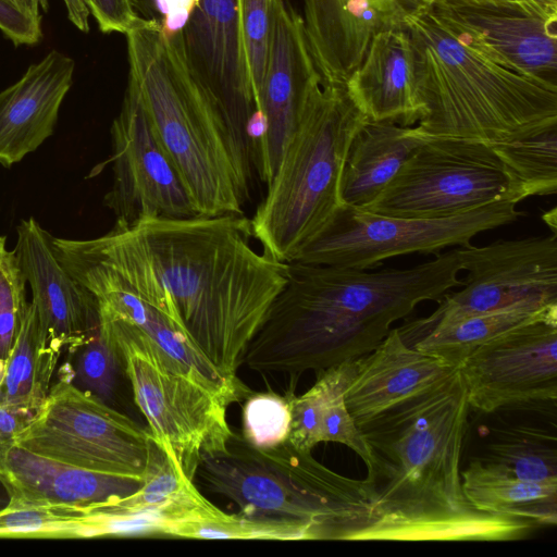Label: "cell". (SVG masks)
<instances>
[{"instance_id":"6da1fadb","label":"cell","mask_w":557,"mask_h":557,"mask_svg":"<svg viewBox=\"0 0 557 557\" xmlns=\"http://www.w3.org/2000/svg\"><path fill=\"white\" fill-rule=\"evenodd\" d=\"M244 214L147 219L71 245L172 321L226 379L287 282L288 264L252 246Z\"/></svg>"},{"instance_id":"7a4b0ae2","label":"cell","mask_w":557,"mask_h":557,"mask_svg":"<svg viewBox=\"0 0 557 557\" xmlns=\"http://www.w3.org/2000/svg\"><path fill=\"white\" fill-rule=\"evenodd\" d=\"M468 403L459 368L361 425L371 519L355 541H517L536 527L473 507L461 482Z\"/></svg>"},{"instance_id":"3957f363","label":"cell","mask_w":557,"mask_h":557,"mask_svg":"<svg viewBox=\"0 0 557 557\" xmlns=\"http://www.w3.org/2000/svg\"><path fill=\"white\" fill-rule=\"evenodd\" d=\"M287 264V282L245 354L244 366L257 372L294 376L357 359L418 304L461 286L457 249L409 269Z\"/></svg>"},{"instance_id":"277c9868","label":"cell","mask_w":557,"mask_h":557,"mask_svg":"<svg viewBox=\"0 0 557 557\" xmlns=\"http://www.w3.org/2000/svg\"><path fill=\"white\" fill-rule=\"evenodd\" d=\"M422 137L505 143L557 126V85L510 71L472 47L433 5L407 15Z\"/></svg>"},{"instance_id":"5b68a950","label":"cell","mask_w":557,"mask_h":557,"mask_svg":"<svg viewBox=\"0 0 557 557\" xmlns=\"http://www.w3.org/2000/svg\"><path fill=\"white\" fill-rule=\"evenodd\" d=\"M125 36L128 78L199 216L244 214L255 165L191 74L178 35L139 16Z\"/></svg>"},{"instance_id":"8992f818","label":"cell","mask_w":557,"mask_h":557,"mask_svg":"<svg viewBox=\"0 0 557 557\" xmlns=\"http://www.w3.org/2000/svg\"><path fill=\"white\" fill-rule=\"evenodd\" d=\"M196 478L240 513L304 524L313 540L355 541L371 519L364 479L344 476L287 441L258 448L233 431L224 450L201 456Z\"/></svg>"},{"instance_id":"52a82bcc","label":"cell","mask_w":557,"mask_h":557,"mask_svg":"<svg viewBox=\"0 0 557 557\" xmlns=\"http://www.w3.org/2000/svg\"><path fill=\"white\" fill-rule=\"evenodd\" d=\"M366 120L346 83L322 84L312 94L250 219L253 238L267 256L294 261L344 205L347 151Z\"/></svg>"},{"instance_id":"ba28073f","label":"cell","mask_w":557,"mask_h":557,"mask_svg":"<svg viewBox=\"0 0 557 557\" xmlns=\"http://www.w3.org/2000/svg\"><path fill=\"white\" fill-rule=\"evenodd\" d=\"M99 324L119 355L153 441L194 482L201 456L224 450L233 434L227 405L136 325L100 307Z\"/></svg>"},{"instance_id":"9c48e42d","label":"cell","mask_w":557,"mask_h":557,"mask_svg":"<svg viewBox=\"0 0 557 557\" xmlns=\"http://www.w3.org/2000/svg\"><path fill=\"white\" fill-rule=\"evenodd\" d=\"M521 186L491 144L457 137H425L383 191L370 212L438 219L502 201L523 200Z\"/></svg>"},{"instance_id":"30bf717a","label":"cell","mask_w":557,"mask_h":557,"mask_svg":"<svg viewBox=\"0 0 557 557\" xmlns=\"http://www.w3.org/2000/svg\"><path fill=\"white\" fill-rule=\"evenodd\" d=\"M151 433L81 388L64 372L16 445L41 456L140 482L147 473Z\"/></svg>"},{"instance_id":"8fae6325","label":"cell","mask_w":557,"mask_h":557,"mask_svg":"<svg viewBox=\"0 0 557 557\" xmlns=\"http://www.w3.org/2000/svg\"><path fill=\"white\" fill-rule=\"evenodd\" d=\"M516 206L502 201L448 218L413 219L343 205L294 261L370 270L403 255L437 256L444 248L468 247L478 234L516 222L522 214Z\"/></svg>"},{"instance_id":"7c38bea8","label":"cell","mask_w":557,"mask_h":557,"mask_svg":"<svg viewBox=\"0 0 557 557\" xmlns=\"http://www.w3.org/2000/svg\"><path fill=\"white\" fill-rule=\"evenodd\" d=\"M164 32L177 34L184 59L221 111L256 169L262 136L242 36L238 0H151Z\"/></svg>"},{"instance_id":"4fadbf2b","label":"cell","mask_w":557,"mask_h":557,"mask_svg":"<svg viewBox=\"0 0 557 557\" xmlns=\"http://www.w3.org/2000/svg\"><path fill=\"white\" fill-rule=\"evenodd\" d=\"M462 289L446 293L425 318L398 331L411 346L433 329L523 302L557 305V233L457 248Z\"/></svg>"},{"instance_id":"5bb4252c","label":"cell","mask_w":557,"mask_h":557,"mask_svg":"<svg viewBox=\"0 0 557 557\" xmlns=\"http://www.w3.org/2000/svg\"><path fill=\"white\" fill-rule=\"evenodd\" d=\"M111 138L113 183L103 203L114 213L115 225L129 227L147 219L199 216L129 78L121 111L111 126Z\"/></svg>"},{"instance_id":"9a60e30c","label":"cell","mask_w":557,"mask_h":557,"mask_svg":"<svg viewBox=\"0 0 557 557\" xmlns=\"http://www.w3.org/2000/svg\"><path fill=\"white\" fill-rule=\"evenodd\" d=\"M470 407L492 413L557 400V313L511 329L459 364Z\"/></svg>"},{"instance_id":"2e32d148","label":"cell","mask_w":557,"mask_h":557,"mask_svg":"<svg viewBox=\"0 0 557 557\" xmlns=\"http://www.w3.org/2000/svg\"><path fill=\"white\" fill-rule=\"evenodd\" d=\"M321 85L302 16L286 0H274L270 53L258 103L262 136L256 152V172L267 186L310 97Z\"/></svg>"},{"instance_id":"e0dca14e","label":"cell","mask_w":557,"mask_h":557,"mask_svg":"<svg viewBox=\"0 0 557 557\" xmlns=\"http://www.w3.org/2000/svg\"><path fill=\"white\" fill-rule=\"evenodd\" d=\"M432 5L492 61L557 85V17L512 3L435 0Z\"/></svg>"},{"instance_id":"ac0fdd59","label":"cell","mask_w":557,"mask_h":557,"mask_svg":"<svg viewBox=\"0 0 557 557\" xmlns=\"http://www.w3.org/2000/svg\"><path fill=\"white\" fill-rule=\"evenodd\" d=\"M14 253L40 325L61 354L76 352L99 327L96 297L61 264L52 235L30 216L16 227Z\"/></svg>"},{"instance_id":"d6986e66","label":"cell","mask_w":557,"mask_h":557,"mask_svg":"<svg viewBox=\"0 0 557 557\" xmlns=\"http://www.w3.org/2000/svg\"><path fill=\"white\" fill-rule=\"evenodd\" d=\"M400 0H304V28L322 84L346 83L372 38L404 24Z\"/></svg>"},{"instance_id":"ffe728a7","label":"cell","mask_w":557,"mask_h":557,"mask_svg":"<svg viewBox=\"0 0 557 557\" xmlns=\"http://www.w3.org/2000/svg\"><path fill=\"white\" fill-rule=\"evenodd\" d=\"M458 366L409 346L398 327L370 352L355 359L344 392L358 428L394 406L420 395L451 375Z\"/></svg>"},{"instance_id":"44dd1931","label":"cell","mask_w":557,"mask_h":557,"mask_svg":"<svg viewBox=\"0 0 557 557\" xmlns=\"http://www.w3.org/2000/svg\"><path fill=\"white\" fill-rule=\"evenodd\" d=\"M75 63L51 50L0 91V164L10 168L52 135Z\"/></svg>"},{"instance_id":"7402d4cb","label":"cell","mask_w":557,"mask_h":557,"mask_svg":"<svg viewBox=\"0 0 557 557\" xmlns=\"http://www.w3.org/2000/svg\"><path fill=\"white\" fill-rule=\"evenodd\" d=\"M367 120L413 126L422 110L414 85L413 50L404 24L377 33L346 81Z\"/></svg>"},{"instance_id":"603a6c76","label":"cell","mask_w":557,"mask_h":557,"mask_svg":"<svg viewBox=\"0 0 557 557\" xmlns=\"http://www.w3.org/2000/svg\"><path fill=\"white\" fill-rule=\"evenodd\" d=\"M0 483L8 497L78 507L127 496L143 484L41 456L16 444L0 463Z\"/></svg>"},{"instance_id":"cb8c5ba5","label":"cell","mask_w":557,"mask_h":557,"mask_svg":"<svg viewBox=\"0 0 557 557\" xmlns=\"http://www.w3.org/2000/svg\"><path fill=\"white\" fill-rule=\"evenodd\" d=\"M424 140L413 126L366 120L347 151L341 184L343 203L366 209Z\"/></svg>"},{"instance_id":"d4e9b609","label":"cell","mask_w":557,"mask_h":557,"mask_svg":"<svg viewBox=\"0 0 557 557\" xmlns=\"http://www.w3.org/2000/svg\"><path fill=\"white\" fill-rule=\"evenodd\" d=\"M461 482L467 499L481 511L522 518L536 528L557 523V483L523 481L482 459L469 462Z\"/></svg>"},{"instance_id":"484cf974","label":"cell","mask_w":557,"mask_h":557,"mask_svg":"<svg viewBox=\"0 0 557 557\" xmlns=\"http://www.w3.org/2000/svg\"><path fill=\"white\" fill-rule=\"evenodd\" d=\"M61 352L48 341L36 309L27 304L0 380V403L42 405Z\"/></svg>"},{"instance_id":"4316f807","label":"cell","mask_w":557,"mask_h":557,"mask_svg":"<svg viewBox=\"0 0 557 557\" xmlns=\"http://www.w3.org/2000/svg\"><path fill=\"white\" fill-rule=\"evenodd\" d=\"M556 313L557 305L523 302L440 325L416 341L411 347L459 367L479 345L519 325Z\"/></svg>"},{"instance_id":"83f0119b","label":"cell","mask_w":557,"mask_h":557,"mask_svg":"<svg viewBox=\"0 0 557 557\" xmlns=\"http://www.w3.org/2000/svg\"><path fill=\"white\" fill-rule=\"evenodd\" d=\"M486 461L516 478L537 483H557L556 436L530 425H511L487 445Z\"/></svg>"},{"instance_id":"f1b7e54d","label":"cell","mask_w":557,"mask_h":557,"mask_svg":"<svg viewBox=\"0 0 557 557\" xmlns=\"http://www.w3.org/2000/svg\"><path fill=\"white\" fill-rule=\"evenodd\" d=\"M518 180L523 198L557 193V126L492 145Z\"/></svg>"},{"instance_id":"f546056e","label":"cell","mask_w":557,"mask_h":557,"mask_svg":"<svg viewBox=\"0 0 557 557\" xmlns=\"http://www.w3.org/2000/svg\"><path fill=\"white\" fill-rule=\"evenodd\" d=\"M173 537L202 540H313L310 529L285 519L228 515L219 508L183 521Z\"/></svg>"},{"instance_id":"4dcf8cb0","label":"cell","mask_w":557,"mask_h":557,"mask_svg":"<svg viewBox=\"0 0 557 557\" xmlns=\"http://www.w3.org/2000/svg\"><path fill=\"white\" fill-rule=\"evenodd\" d=\"M354 370L355 359L334 367L333 380L320 416V443L334 442L349 447L362 459L368 470L372 466L371 450L344 399Z\"/></svg>"},{"instance_id":"1f68e13d","label":"cell","mask_w":557,"mask_h":557,"mask_svg":"<svg viewBox=\"0 0 557 557\" xmlns=\"http://www.w3.org/2000/svg\"><path fill=\"white\" fill-rule=\"evenodd\" d=\"M290 420L286 396L272 392L251 393L243 407L242 436L258 448L275 447L287 441Z\"/></svg>"},{"instance_id":"d6a6232c","label":"cell","mask_w":557,"mask_h":557,"mask_svg":"<svg viewBox=\"0 0 557 557\" xmlns=\"http://www.w3.org/2000/svg\"><path fill=\"white\" fill-rule=\"evenodd\" d=\"M238 4L246 60L258 111L270 53L274 0H238Z\"/></svg>"},{"instance_id":"836d02e7","label":"cell","mask_w":557,"mask_h":557,"mask_svg":"<svg viewBox=\"0 0 557 557\" xmlns=\"http://www.w3.org/2000/svg\"><path fill=\"white\" fill-rule=\"evenodd\" d=\"M74 376L81 388L109 404L116 387L121 366L119 355L100 324L90 338L78 348Z\"/></svg>"},{"instance_id":"e575fe53","label":"cell","mask_w":557,"mask_h":557,"mask_svg":"<svg viewBox=\"0 0 557 557\" xmlns=\"http://www.w3.org/2000/svg\"><path fill=\"white\" fill-rule=\"evenodd\" d=\"M26 280L14 250L0 247V358L5 359L13 346L28 301Z\"/></svg>"},{"instance_id":"d590c367","label":"cell","mask_w":557,"mask_h":557,"mask_svg":"<svg viewBox=\"0 0 557 557\" xmlns=\"http://www.w3.org/2000/svg\"><path fill=\"white\" fill-rule=\"evenodd\" d=\"M0 30L15 46L35 45L42 38L41 17L24 11L11 0H0Z\"/></svg>"},{"instance_id":"8d00e7d4","label":"cell","mask_w":557,"mask_h":557,"mask_svg":"<svg viewBox=\"0 0 557 557\" xmlns=\"http://www.w3.org/2000/svg\"><path fill=\"white\" fill-rule=\"evenodd\" d=\"M90 14L104 33L126 34L139 18L134 0H86Z\"/></svg>"},{"instance_id":"74e56055","label":"cell","mask_w":557,"mask_h":557,"mask_svg":"<svg viewBox=\"0 0 557 557\" xmlns=\"http://www.w3.org/2000/svg\"><path fill=\"white\" fill-rule=\"evenodd\" d=\"M41 406L33 403H0V463Z\"/></svg>"},{"instance_id":"f35d334b","label":"cell","mask_w":557,"mask_h":557,"mask_svg":"<svg viewBox=\"0 0 557 557\" xmlns=\"http://www.w3.org/2000/svg\"><path fill=\"white\" fill-rule=\"evenodd\" d=\"M472 2L512 3L547 16L557 17V0H465Z\"/></svg>"},{"instance_id":"ab89813d","label":"cell","mask_w":557,"mask_h":557,"mask_svg":"<svg viewBox=\"0 0 557 557\" xmlns=\"http://www.w3.org/2000/svg\"><path fill=\"white\" fill-rule=\"evenodd\" d=\"M15 4H17L24 11L35 15L40 16V9L47 11L48 9V0H11ZM41 17V16H40Z\"/></svg>"},{"instance_id":"60d3db41","label":"cell","mask_w":557,"mask_h":557,"mask_svg":"<svg viewBox=\"0 0 557 557\" xmlns=\"http://www.w3.org/2000/svg\"><path fill=\"white\" fill-rule=\"evenodd\" d=\"M434 1L435 0H400L408 15L428 9Z\"/></svg>"},{"instance_id":"b9f144b4","label":"cell","mask_w":557,"mask_h":557,"mask_svg":"<svg viewBox=\"0 0 557 557\" xmlns=\"http://www.w3.org/2000/svg\"><path fill=\"white\" fill-rule=\"evenodd\" d=\"M543 220L550 227L552 233H557L556 208H553L550 211L545 212L543 215Z\"/></svg>"},{"instance_id":"7bdbcfd3","label":"cell","mask_w":557,"mask_h":557,"mask_svg":"<svg viewBox=\"0 0 557 557\" xmlns=\"http://www.w3.org/2000/svg\"><path fill=\"white\" fill-rule=\"evenodd\" d=\"M5 245V237L4 236H0V247Z\"/></svg>"},{"instance_id":"ee69618b","label":"cell","mask_w":557,"mask_h":557,"mask_svg":"<svg viewBox=\"0 0 557 557\" xmlns=\"http://www.w3.org/2000/svg\"><path fill=\"white\" fill-rule=\"evenodd\" d=\"M1 485V483H0ZM5 504H3V502L0 499V508H2Z\"/></svg>"}]
</instances>
